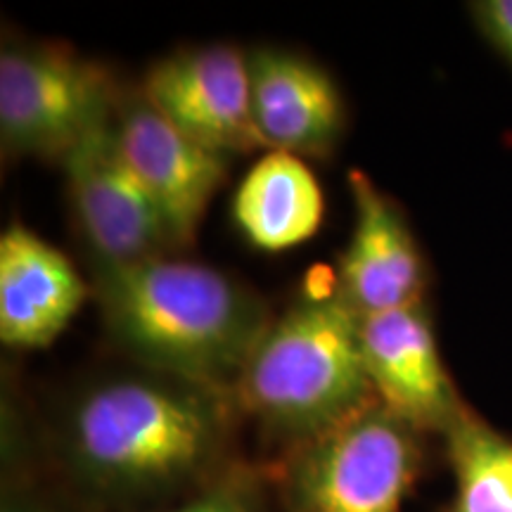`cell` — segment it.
<instances>
[{
  "mask_svg": "<svg viewBox=\"0 0 512 512\" xmlns=\"http://www.w3.org/2000/svg\"><path fill=\"white\" fill-rule=\"evenodd\" d=\"M233 396L138 366L83 384L57 413L43 460L88 512H147L233 465Z\"/></svg>",
  "mask_w": 512,
  "mask_h": 512,
  "instance_id": "1",
  "label": "cell"
},
{
  "mask_svg": "<svg viewBox=\"0 0 512 512\" xmlns=\"http://www.w3.org/2000/svg\"><path fill=\"white\" fill-rule=\"evenodd\" d=\"M91 268L105 328L138 366L233 396L273 320L259 294L171 254Z\"/></svg>",
  "mask_w": 512,
  "mask_h": 512,
  "instance_id": "2",
  "label": "cell"
},
{
  "mask_svg": "<svg viewBox=\"0 0 512 512\" xmlns=\"http://www.w3.org/2000/svg\"><path fill=\"white\" fill-rule=\"evenodd\" d=\"M233 401L285 451L377 403L361 354L358 316L335 285L304 294L271 320Z\"/></svg>",
  "mask_w": 512,
  "mask_h": 512,
  "instance_id": "3",
  "label": "cell"
},
{
  "mask_svg": "<svg viewBox=\"0 0 512 512\" xmlns=\"http://www.w3.org/2000/svg\"><path fill=\"white\" fill-rule=\"evenodd\" d=\"M422 467V434L373 403L285 451L273 486L285 512H401Z\"/></svg>",
  "mask_w": 512,
  "mask_h": 512,
  "instance_id": "4",
  "label": "cell"
},
{
  "mask_svg": "<svg viewBox=\"0 0 512 512\" xmlns=\"http://www.w3.org/2000/svg\"><path fill=\"white\" fill-rule=\"evenodd\" d=\"M110 74L48 43L0 50V143L10 157L62 159L117 112Z\"/></svg>",
  "mask_w": 512,
  "mask_h": 512,
  "instance_id": "5",
  "label": "cell"
},
{
  "mask_svg": "<svg viewBox=\"0 0 512 512\" xmlns=\"http://www.w3.org/2000/svg\"><path fill=\"white\" fill-rule=\"evenodd\" d=\"M60 162L91 264H136L176 252L174 235L126 162L114 117L86 133Z\"/></svg>",
  "mask_w": 512,
  "mask_h": 512,
  "instance_id": "6",
  "label": "cell"
},
{
  "mask_svg": "<svg viewBox=\"0 0 512 512\" xmlns=\"http://www.w3.org/2000/svg\"><path fill=\"white\" fill-rule=\"evenodd\" d=\"M140 95L178 131L223 157L264 147L252 117L247 50L226 43L166 55Z\"/></svg>",
  "mask_w": 512,
  "mask_h": 512,
  "instance_id": "7",
  "label": "cell"
},
{
  "mask_svg": "<svg viewBox=\"0 0 512 512\" xmlns=\"http://www.w3.org/2000/svg\"><path fill=\"white\" fill-rule=\"evenodd\" d=\"M361 354L380 406L420 434H444L467 403L439 354L425 304L358 318Z\"/></svg>",
  "mask_w": 512,
  "mask_h": 512,
  "instance_id": "8",
  "label": "cell"
},
{
  "mask_svg": "<svg viewBox=\"0 0 512 512\" xmlns=\"http://www.w3.org/2000/svg\"><path fill=\"white\" fill-rule=\"evenodd\" d=\"M354 226L335 271V290L358 318L425 304L427 266L406 216L373 178L351 171Z\"/></svg>",
  "mask_w": 512,
  "mask_h": 512,
  "instance_id": "9",
  "label": "cell"
},
{
  "mask_svg": "<svg viewBox=\"0 0 512 512\" xmlns=\"http://www.w3.org/2000/svg\"><path fill=\"white\" fill-rule=\"evenodd\" d=\"M114 126L128 166L152 197L178 249L190 245L228 174V157L178 131L140 93L117 102Z\"/></svg>",
  "mask_w": 512,
  "mask_h": 512,
  "instance_id": "10",
  "label": "cell"
},
{
  "mask_svg": "<svg viewBox=\"0 0 512 512\" xmlns=\"http://www.w3.org/2000/svg\"><path fill=\"white\" fill-rule=\"evenodd\" d=\"M252 117L264 147L297 157H328L342 140L347 112L328 69L292 50H247Z\"/></svg>",
  "mask_w": 512,
  "mask_h": 512,
  "instance_id": "11",
  "label": "cell"
},
{
  "mask_svg": "<svg viewBox=\"0 0 512 512\" xmlns=\"http://www.w3.org/2000/svg\"><path fill=\"white\" fill-rule=\"evenodd\" d=\"M72 261L34 230L12 223L0 235V339L12 349H46L86 302Z\"/></svg>",
  "mask_w": 512,
  "mask_h": 512,
  "instance_id": "12",
  "label": "cell"
},
{
  "mask_svg": "<svg viewBox=\"0 0 512 512\" xmlns=\"http://www.w3.org/2000/svg\"><path fill=\"white\" fill-rule=\"evenodd\" d=\"M325 197L311 166L290 152L256 159L233 195V221L249 245L283 252L311 240L323 223Z\"/></svg>",
  "mask_w": 512,
  "mask_h": 512,
  "instance_id": "13",
  "label": "cell"
},
{
  "mask_svg": "<svg viewBox=\"0 0 512 512\" xmlns=\"http://www.w3.org/2000/svg\"><path fill=\"white\" fill-rule=\"evenodd\" d=\"M453 475L448 512H512V439L470 406L441 434Z\"/></svg>",
  "mask_w": 512,
  "mask_h": 512,
  "instance_id": "14",
  "label": "cell"
},
{
  "mask_svg": "<svg viewBox=\"0 0 512 512\" xmlns=\"http://www.w3.org/2000/svg\"><path fill=\"white\" fill-rule=\"evenodd\" d=\"M271 484L261 467L235 460L195 494L147 512H268Z\"/></svg>",
  "mask_w": 512,
  "mask_h": 512,
  "instance_id": "15",
  "label": "cell"
},
{
  "mask_svg": "<svg viewBox=\"0 0 512 512\" xmlns=\"http://www.w3.org/2000/svg\"><path fill=\"white\" fill-rule=\"evenodd\" d=\"M0 512H88L41 463L3 470Z\"/></svg>",
  "mask_w": 512,
  "mask_h": 512,
  "instance_id": "16",
  "label": "cell"
},
{
  "mask_svg": "<svg viewBox=\"0 0 512 512\" xmlns=\"http://www.w3.org/2000/svg\"><path fill=\"white\" fill-rule=\"evenodd\" d=\"M467 10L479 34L512 64V0H475Z\"/></svg>",
  "mask_w": 512,
  "mask_h": 512,
  "instance_id": "17",
  "label": "cell"
}]
</instances>
